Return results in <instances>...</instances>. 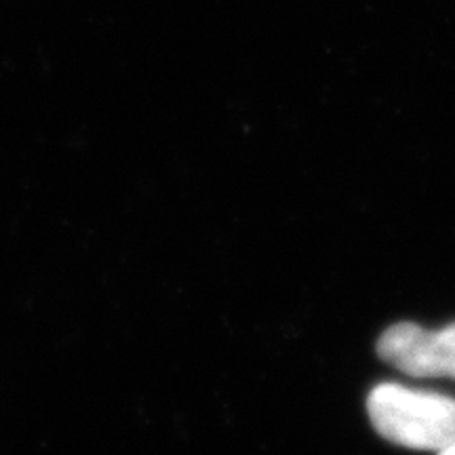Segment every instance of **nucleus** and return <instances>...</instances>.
<instances>
[{"instance_id": "obj_1", "label": "nucleus", "mask_w": 455, "mask_h": 455, "mask_svg": "<svg viewBox=\"0 0 455 455\" xmlns=\"http://www.w3.org/2000/svg\"><path fill=\"white\" fill-rule=\"evenodd\" d=\"M367 413L373 428L401 447L439 453L455 441V398L439 392L379 384L369 392Z\"/></svg>"}, {"instance_id": "obj_3", "label": "nucleus", "mask_w": 455, "mask_h": 455, "mask_svg": "<svg viewBox=\"0 0 455 455\" xmlns=\"http://www.w3.org/2000/svg\"><path fill=\"white\" fill-rule=\"evenodd\" d=\"M439 455H455V441L449 443L447 447H443L441 451H439Z\"/></svg>"}, {"instance_id": "obj_2", "label": "nucleus", "mask_w": 455, "mask_h": 455, "mask_svg": "<svg viewBox=\"0 0 455 455\" xmlns=\"http://www.w3.org/2000/svg\"><path fill=\"white\" fill-rule=\"evenodd\" d=\"M378 355L413 378L455 379V323L436 331L413 323H398L378 339Z\"/></svg>"}]
</instances>
